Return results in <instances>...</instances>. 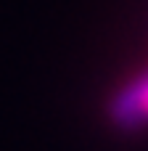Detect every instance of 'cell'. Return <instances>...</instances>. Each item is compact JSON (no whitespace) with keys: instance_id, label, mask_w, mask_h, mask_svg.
<instances>
[{"instance_id":"obj_1","label":"cell","mask_w":148,"mask_h":151,"mask_svg":"<svg viewBox=\"0 0 148 151\" xmlns=\"http://www.w3.org/2000/svg\"><path fill=\"white\" fill-rule=\"evenodd\" d=\"M111 119L119 127H140L148 122V74L130 82L111 101Z\"/></svg>"}]
</instances>
